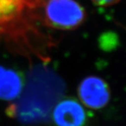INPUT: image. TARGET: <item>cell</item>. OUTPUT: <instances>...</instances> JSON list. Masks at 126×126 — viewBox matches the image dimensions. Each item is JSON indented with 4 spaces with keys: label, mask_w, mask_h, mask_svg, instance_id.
Segmentation results:
<instances>
[{
    "label": "cell",
    "mask_w": 126,
    "mask_h": 126,
    "mask_svg": "<svg viewBox=\"0 0 126 126\" xmlns=\"http://www.w3.org/2000/svg\"><path fill=\"white\" fill-rule=\"evenodd\" d=\"M46 0H0V49L30 62L49 60L56 41L43 18Z\"/></svg>",
    "instance_id": "6da1fadb"
},
{
    "label": "cell",
    "mask_w": 126,
    "mask_h": 126,
    "mask_svg": "<svg viewBox=\"0 0 126 126\" xmlns=\"http://www.w3.org/2000/svg\"><path fill=\"white\" fill-rule=\"evenodd\" d=\"M43 18L49 29L72 31L84 23L87 12L76 0H46Z\"/></svg>",
    "instance_id": "7a4b0ae2"
},
{
    "label": "cell",
    "mask_w": 126,
    "mask_h": 126,
    "mask_svg": "<svg viewBox=\"0 0 126 126\" xmlns=\"http://www.w3.org/2000/svg\"><path fill=\"white\" fill-rule=\"evenodd\" d=\"M89 120V112L74 97L60 99L52 110L53 126H88Z\"/></svg>",
    "instance_id": "3957f363"
},
{
    "label": "cell",
    "mask_w": 126,
    "mask_h": 126,
    "mask_svg": "<svg viewBox=\"0 0 126 126\" xmlns=\"http://www.w3.org/2000/svg\"><path fill=\"white\" fill-rule=\"evenodd\" d=\"M78 95L81 104L91 110H100L109 103L111 97L110 86L98 76H88L80 81Z\"/></svg>",
    "instance_id": "277c9868"
},
{
    "label": "cell",
    "mask_w": 126,
    "mask_h": 126,
    "mask_svg": "<svg viewBox=\"0 0 126 126\" xmlns=\"http://www.w3.org/2000/svg\"><path fill=\"white\" fill-rule=\"evenodd\" d=\"M23 88V76L18 71L0 65V100H15L22 93Z\"/></svg>",
    "instance_id": "5b68a950"
},
{
    "label": "cell",
    "mask_w": 126,
    "mask_h": 126,
    "mask_svg": "<svg viewBox=\"0 0 126 126\" xmlns=\"http://www.w3.org/2000/svg\"><path fill=\"white\" fill-rule=\"evenodd\" d=\"M119 43L117 35L112 32H107L102 34L100 37V46L104 50H112L115 49Z\"/></svg>",
    "instance_id": "8992f818"
},
{
    "label": "cell",
    "mask_w": 126,
    "mask_h": 126,
    "mask_svg": "<svg viewBox=\"0 0 126 126\" xmlns=\"http://www.w3.org/2000/svg\"><path fill=\"white\" fill-rule=\"evenodd\" d=\"M120 0H91V2L97 6L107 7L118 3Z\"/></svg>",
    "instance_id": "52a82bcc"
}]
</instances>
